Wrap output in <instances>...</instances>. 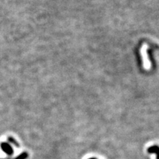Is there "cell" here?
<instances>
[{"mask_svg":"<svg viewBox=\"0 0 159 159\" xmlns=\"http://www.w3.org/2000/svg\"><path fill=\"white\" fill-rule=\"evenodd\" d=\"M0 147H1L2 150L9 156H12L13 153H14L13 147L8 142H2L1 144H0Z\"/></svg>","mask_w":159,"mask_h":159,"instance_id":"obj_1","label":"cell"},{"mask_svg":"<svg viewBox=\"0 0 159 159\" xmlns=\"http://www.w3.org/2000/svg\"><path fill=\"white\" fill-rule=\"evenodd\" d=\"M147 152L149 153H155L157 155V159H159V147L158 146H152L147 149Z\"/></svg>","mask_w":159,"mask_h":159,"instance_id":"obj_2","label":"cell"},{"mask_svg":"<svg viewBox=\"0 0 159 159\" xmlns=\"http://www.w3.org/2000/svg\"><path fill=\"white\" fill-rule=\"evenodd\" d=\"M8 141H9L10 143H11L12 144H13V145H14V146L16 147L17 148L20 147V144H19L18 141L16 140L14 138L11 137V136H9V137L8 138Z\"/></svg>","mask_w":159,"mask_h":159,"instance_id":"obj_3","label":"cell"},{"mask_svg":"<svg viewBox=\"0 0 159 159\" xmlns=\"http://www.w3.org/2000/svg\"><path fill=\"white\" fill-rule=\"evenodd\" d=\"M28 157V153H27V152H23V153H22L20 155H18L17 157H16V158L13 159H27Z\"/></svg>","mask_w":159,"mask_h":159,"instance_id":"obj_4","label":"cell"},{"mask_svg":"<svg viewBox=\"0 0 159 159\" xmlns=\"http://www.w3.org/2000/svg\"><path fill=\"white\" fill-rule=\"evenodd\" d=\"M2 159H11L10 158H2Z\"/></svg>","mask_w":159,"mask_h":159,"instance_id":"obj_5","label":"cell"},{"mask_svg":"<svg viewBox=\"0 0 159 159\" xmlns=\"http://www.w3.org/2000/svg\"><path fill=\"white\" fill-rule=\"evenodd\" d=\"M89 159H97V158H89Z\"/></svg>","mask_w":159,"mask_h":159,"instance_id":"obj_6","label":"cell"}]
</instances>
